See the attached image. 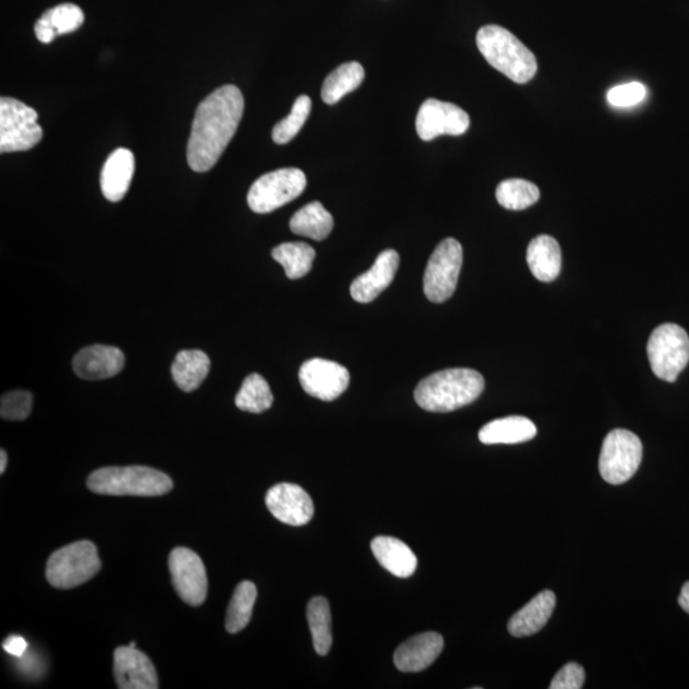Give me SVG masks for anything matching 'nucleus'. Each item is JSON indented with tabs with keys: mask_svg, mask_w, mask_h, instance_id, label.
Segmentation results:
<instances>
[{
	"mask_svg": "<svg viewBox=\"0 0 689 689\" xmlns=\"http://www.w3.org/2000/svg\"><path fill=\"white\" fill-rule=\"evenodd\" d=\"M134 156L128 149H118L108 157L101 170L100 186L110 202L122 201L131 187L134 174Z\"/></svg>",
	"mask_w": 689,
	"mask_h": 689,
	"instance_id": "nucleus-19",
	"label": "nucleus"
},
{
	"mask_svg": "<svg viewBox=\"0 0 689 689\" xmlns=\"http://www.w3.org/2000/svg\"><path fill=\"white\" fill-rule=\"evenodd\" d=\"M272 257L285 268L289 279L298 280L312 270L316 251L307 243H284L272 251Z\"/></svg>",
	"mask_w": 689,
	"mask_h": 689,
	"instance_id": "nucleus-27",
	"label": "nucleus"
},
{
	"mask_svg": "<svg viewBox=\"0 0 689 689\" xmlns=\"http://www.w3.org/2000/svg\"><path fill=\"white\" fill-rule=\"evenodd\" d=\"M36 38L43 44H50L57 38L58 34L55 32L52 23L49 22L48 18L44 15L40 17V20L36 22L35 25Z\"/></svg>",
	"mask_w": 689,
	"mask_h": 689,
	"instance_id": "nucleus-38",
	"label": "nucleus"
},
{
	"mask_svg": "<svg viewBox=\"0 0 689 689\" xmlns=\"http://www.w3.org/2000/svg\"><path fill=\"white\" fill-rule=\"evenodd\" d=\"M585 670L577 663H568L559 670L550 683V689H581L584 687Z\"/></svg>",
	"mask_w": 689,
	"mask_h": 689,
	"instance_id": "nucleus-36",
	"label": "nucleus"
},
{
	"mask_svg": "<svg viewBox=\"0 0 689 689\" xmlns=\"http://www.w3.org/2000/svg\"><path fill=\"white\" fill-rule=\"evenodd\" d=\"M374 557L385 570L399 578L414 575L418 567V558L408 545L391 536H377L372 541Z\"/></svg>",
	"mask_w": 689,
	"mask_h": 689,
	"instance_id": "nucleus-21",
	"label": "nucleus"
},
{
	"mask_svg": "<svg viewBox=\"0 0 689 689\" xmlns=\"http://www.w3.org/2000/svg\"><path fill=\"white\" fill-rule=\"evenodd\" d=\"M34 404V397L29 391H11L4 393L0 400V416L6 420H25L29 418Z\"/></svg>",
	"mask_w": 689,
	"mask_h": 689,
	"instance_id": "nucleus-34",
	"label": "nucleus"
},
{
	"mask_svg": "<svg viewBox=\"0 0 689 689\" xmlns=\"http://www.w3.org/2000/svg\"><path fill=\"white\" fill-rule=\"evenodd\" d=\"M307 618L314 649L318 655L326 656L332 646L331 609L327 599L317 596L309 601Z\"/></svg>",
	"mask_w": 689,
	"mask_h": 689,
	"instance_id": "nucleus-29",
	"label": "nucleus"
},
{
	"mask_svg": "<svg viewBox=\"0 0 689 689\" xmlns=\"http://www.w3.org/2000/svg\"><path fill=\"white\" fill-rule=\"evenodd\" d=\"M299 379L309 396L334 401L348 390L350 373L339 363L317 358L308 360L300 367Z\"/></svg>",
	"mask_w": 689,
	"mask_h": 689,
	"instance_id": "nucleus-13",
	"label": "nucleus"
},
{
	"mask_svg": "<svg viewBox=\"0 0 689 689\" xmlns=\"http://www.w3.org/2000/svg\"><path fill=\"white\" fill-rule=\"evenodd\" d=\"M476 44L490 66L513 82L524 85L533 80L538 72V62L533 52L501 26L482 27L476 35Z\"/></svg>",
	"mask_w": 689,
	"mask_h": 689,
	"instance_id": "nucleus-3",
	"label": "nucleus"
},
{
	"mask_svg": "<svg viewBox=\"0 0 689 689\" xmlns=\"http://www.w3.org/2000/svg\"><path fill=\"white\" fill-rule=\"evenodd\" d=\"M641 439L627 429H614L601 447L599 471L601 478L612 485L628 482L641 465Z\"/></svg>",
	"mask_w": 689,
	"mask_h": 689,
	"instance_id": "nucleus-7",
	"label": "nucleus"
},
{
	"mask_svg": "<svg viewBox=\"0 0 689 689\" xmlns=\"http://www.w3.org/2000/svg\"><path fill=\"white\" fill-rule=\"evenodd\" d=\"M100 568L96 545L89 540H81L55 550L46 564V578L57 589L68 590L90 581Z\"/></svg>",
	"mask_w": 689,
	"mask_h": 689,
	"instance_id": "nucleus-5",
	"label": "nucleus"
},
{
	"mask_svg": "<svg viewBox=\"0 0 689 689\" xmlns=\"http://www.w3.org/2000/svg\"><path fill=\"white\" fill-rule=\"evenodd\" d=\"M87 487L103 496L160 497L173 489V480L147 466L103 467L87 479Z\"/></svg>",
	"mask_w": 689,
	"mask_h": 689,
	"instance_id": "nucleus-4",
	"label": "nucleus"
},
{
	"mask_svg": "<svg viewBox=\"0 0 689 689\" xmlns=\"http://www.w3.org/2000/svg\"><path fill=\"white\" fill-rule=\"evenodd\" d=\"M27 649H29V644L22 636L12 635L3 642V650L15 658L21 659L26 654Z\"/></svg>",
	"mask_w": 689,
	"mask_h": 689,
	"instance_id": "nucleus-37",
	"label": "nucleus"
},
{
	"mask_svg": "<svg viewBox=\"0 0 689 689\" xmlns=\"http://www.w3.org/2000/svg\"><path fill=\"white\" fill-rule=\"evenodd\" d=\"M307 187V177L298 168H285L262 175L248 192V206L256 214H270L297 200Z\"/></svg>",
	"mask_w": 689,
	"mask_h": 689,
	"instance_id": "nucleus-8",
	"label": "nucleus"
},
{
	"mask_svg": "<svg viewBox=\"0 0 689 689\" xmlns=\"http://www.w3.org/2000/svg\"><path fill=\"white\" fill-rule=\"evenodd\" d=\"M400 265L399 253L393 249L383 251L377 257L371 270L364 272L351 284V297L358 303H371L385 291L395 279L397 268Z\"/></svg>",
	"mask_w": 689,
	"mask_h": 689,
	"instance_id": "nucleus-17",
	"label": "nucleus"
},
{
	"mask_svg": "<svg viewBox=\"0 0 689 689\" xmlns=\"http://www.w3.org/2000/svg\"><path fill=\"white\" fill-rule=\"evenodd\" d=\"M527 265L541 282H552L562 270V252L556 239L539 235L527 248Z\"/></svg>",
	"mask_w": 689,
	"mask_h": 689,
	"instance_id": "nucleus-23",
	"label": "nucleus"
},
{
	"mask_svg": "<svg viewBox=\"0 0 689 689\" xmlns=\"http://www.w3.org/2000/svg\"><path fill=\"white\" fill-rule=\"evenodd\" d=\"M290 229L300 237L322 242L334 229V217L321 202L308 203L291 217Z\"/></svg>",
	"mask_w": 689,
	"mask_h": 689,
	"instance_id": "nucleus-25",
	"label": "nucleus"
},
{
	"mask_svg": "<svg viewBox=\"0 0 689 689\" xmlns=\"http://www.w3.org/2000/svg\"><path fill=\"white\" fill-rule=\"evenodd\" d=\"M257 600V587L251 581H243L235 589L226 613V631L238 633L251 622L254 604Z\"/></svg>",
	"mask_w": 689,
	"mask_h": 689,
	"instance_id": "nucleus-28",
	"label": "nucleus"
},
{
	"mask_svg": "<svg viewBox=\"0 0 689 689\" xmlns=\"http://www.w3.org/2000/svg\"><path fill=\"white\" fill-rule=\"evenodd\" d=\"M445 640L437 632L420 633L404 642L393 655L396 668L404 673L423 672L438 659Z\"/></svg>",
	"mask_w": 689,
	"mask_h": 689,
	"instance_id": "nucleus-18",
	"label": "nucleus"
},
{
	"mask_svg": "<svg viewBox=\"0 0 689 689\" xmlns=\"http://www.w3.org/2000/svg\"><path fill=\"white\" fill-rule=\"evenodd\" d=\"M556 608V595L553 591L544 590L520 609L508 622V631L513 637L533 636L543 630L552 618Z\"/></svg>",
	"mask_w": 689,
	"mask_h": 689,
	"instance_id": "nucleus-20",
	"label": "nucleus"
},
{
	"mask_svg": "<svg viewBox=\"0 0 689 689\" xmlns=\"http://www.w3.org/2000/svg\"><path fill=\"white\" fill-rule=\"evenodd\" d=\"M312 100L307 95L299 96L291 108V112L284 120L277 123L274 131H272V140L277 145H286L293 141L300 129L303 128L305 122L311 114Z\"/></svg>",
	"mask_w": 689,
	"mask_h": 689,
	"instance_id": "nucleus-32",
	"label": "nucleus"
},
{
	"mask_svg": "<svg viewBox=\"0 0 689 689\" xmlns=\"http://www.w3.org/2000/svg\"><path fill=\"white\" fill-rule=\"evenodd\" d=\"M114 677L120 689H156L159 677L149 656L136 647L122 646L114 652Z\"/></svg>",
	"mask_w": 689,
	"mask_h": 689,
	"instance_id": "nucleus-15",
	"label": "nucleus"
},
{
	"mask_svg": "<svg viewBox=\"0 0 689 689\" xmlns=\"http://www.w3.org/2000/svg\"><path fill=\"white\" fill-rule=\"evenodd\" d=\"M365 72L362 64L350 62L341 64L334 72L327 76L322 86V100L327 105L339 103L342 97L358 89L362 85Z\"/></svg>",
	"mask_w": 689,
	"mask_h": 689,
	"instance_id": "nucleus-26",
	"label": "nucleus"
},
{
	"mask_svg": "<svg viewBox=\"0 0 689 689\" xmlns=\"http://www.w3.org/2000/svg\"><path fill=\"white\" fill-rule=\"evenodd\" d=\"M211 360L201 350H183L171 365V374L180 390L192 392L202 385L210 372Z\"/></svg>",
	"mask_w": 689,
	"mask_h": 689,
	"instance_id": "nucleus-24",
	"label": "nucleus"
},
{
	"mask_svg": "<svg viewBox=\"0 0 689 689\" xmlns=\"http://www.w3.org/2000/svg\"><path fill=\"white\" fill-rule=\"evenodd\" d=\"M485 381L479 372L453 368L430 374L414 392L416 404L430 413H451L479 399Z\"/></svg>",
	"mask_w": 689,
	"mask_h": 689,
	"instance_id": "nucleus-2",
	"label": "nucleus"
},
{
	"mask_svg": "<svg viewBox=\"0 0 689 689\" xmlns=\"http://www.w3.org/2000/svg\"><path fill=\"white\" fill-rule=\"evenodd\" d=\"M652 372L665 382L677 381L689 362V337L681 326L664 323L652 332L647 342Z\"/></svg>",
	"mask_w": 689,
	"mask_h": 689,
	"instance_id": "nucleus-6",
	"label": "nucleus"
},
{
	"mask_svg": "<svg viewBox=\"0 0 689 689\" xmlns=\"http://www.w3.org/2000/svg\"><path fill=\"white\" fill-rule=\"evenodd\" d=\"M169 570L175 591L184 603L191 607L205 603L208 593L206 568L193 550L175 548L170 553Z\"/></svg>",
	"mask_w": 689,
	"mask_h": 689,
	"instance_id": "nucleus-11",
	"label": "nucleus"
},
{
	"mask_svg": "<svg viewBox=\"0 0 689 689\" xmlns=\"http://www.w3.org/2000/svg\"><path fill=\"white\" fill-rule=\"evenodd\" d=\"M243 113L242 91L233 85L220 87L198 105L187 149L193 171L206 173L214 168L233 140Z\"/></svg>",
	"mask_w": 689,
	"mask_h": 689,
	"instance_id": "nucleus-1",
	"label": "nucleus"
},
{
	"mask_svg": "<svg viewBox=\"0 0 689 689\" xmlns=\"http://www.w3.org/2000/svg\"><path fill=\"white\" fill-rule=\"evenodd\" d=\"M44 16L52 23L58 36L72 34V32L80 29L83 21H85L82 9L72 3L59 4V6L46 11Z\"/></svg>",
	"mask_w": 689,
	"mask_h": 689,
	"instance_id": "nucleus-33",
	"label": "nucleus"
},
{
	"mask_svg": "<svg viewBox=\"0 0 689 689\" xmlns=\"http://www.w3.org/2000/svg\"><path fill=\"white\" fill-rule=\"evenodd\" d=\"M645 96V86L640 82H631L609 90L608 101L610 105L617 106V108H628V106L640 104Z\"/></svg>",
	"mask_w": 689,
	"mask_h": 689,
	"instance_id": "nucleus-35",
	"label": "nucleus"
},
{
	"mask_svg": "<svg viewBox=\"0 0 689 689\" xmlns=\"http://www.w3.org/2000/svg\"><path fill=\"white\" fill-rule=\"evenodd\" d=\"M538 429L525 416H506L485 424L479 432L484 445H517L535 438Z\"/></svg>",
	"mask_w": 689,
	"mask_h": 689,
	"instance_id": "nucleus-22",
	"label": "nucleus"
},
{
	"mask_svg": "<svg viewBox=\"0 0 689 689\" xmlns=\"http://www.w3.org/2000/svg\"><path fill=\"white\" fill-rule=\"evenodd\" d=\"M126 364L123 351L114 346L92 345L82 349L73 359V371L86 381L112 378L122 372Z\"/></svg>",
	"mask_w": 689,
	"mask_h": 689,
	"instance_id": "nucleus-16",
	"label": "nucleus"
},
{
	"mask_svg": "<svg viewBox=\"0 0 689 689\" xmlns=\"http://www.w3.org/2000/svg\"><path fill=\"white\" fill-rule=\"evenodd\" d=\"M470 127L469 114L460 106L436 99L425 100L416 117V132L423 141L448 134L461 136Z\"/></svg>",
	"mask_w": 689,
	"mask_h": 689,
	"instance_id": "nucleus-12",
	"label": "nucleus"
},
{
	"mask_svg": "<svg viewBox=\"0 0 689 689\" xmlns=\"http://www.w3.org/2000/svg\"><path fill=\"white\" fill-rule=\"evenodd\" d=\"M266 506L282 524L307 525L314 516L311 496L297 484L281 483L267 492Z\"/></svg>",
	"mask_w": 689,
	"mask_h": 689,
	"instance_id": "nucleus-14",
	"label": "nucleus"
},
{
	"mask_svg": "<svg viewBox=\"0 0 689 689\" xmlns=\"http://www.w3.org/2000/svg\"><path fill=\"white\" fill-rule=\"evenodd\" d=\"M464 252L456 239L439 243L425 268L424 294L432 303L441 304L455 293L459 282Z\"/></svg>",
	"mask_w": 689,
	"mask_h": 689,
	"instance_id": "nucleus-10",
	"label": "nucleus"
},
{
	"mask_svg": "<svg viewBox=\"0 0 689 689\" xmlns=\"http://www.w3.org/2000/svg\"><path fill=\"white\" fill-rule=\"evenodd\" d=\"M496 197L499 205L507 210L522 211L539 201L540 191L527 180L507 179L497 187Z\"/></svg>",
	"mask_w": 689,
	"mask_h": 689,
	"instance_id": "nucleus-31",
	"label": "nucleus"
},
{
	"mask_svg": "<svg viewBox=\"0 0 689 689\" xmlns=\"http://www.w3.org/2000/svg\"><path fill=\"white\" fill-rule=\"evenodd\" d=\"M272 404H274V395L270 386L265 378L256 373L244 379L242 388L235 397L237 408L252 414L265 413Z\"/></svg>",
	"mask_w": 689,
	"mask_h": 689,
	"instance_id": "nucleus-30",
	"label": "nucleus"
},
{
	"mask_svg": "<svg viewBox=\"0 0 689 689\" xmlns=\"http://www.w3.org/2000/svg\"><path fill=\"white\" fill-rule=\"evenodd\" d=\"M678 603L684 612L689 614V581L683 585L681 595H679Z\"/></svg>",
	"mask_w": 689,
	"mask_h": 689,
	"instance_id": "nucleus-39",
	"label": "nucleus"
},
{
	"mask_svg": "<svg viewBox=\"0 0 689 689\" xmlns=\"http://www.w3.org/2000/svg\"><path fill=\"white\" fill-rule=\"evenodd\" d=\"M36 110L12 97L0 99V152L29 151L43 140Z\"/></svg>",
	"mask_w": 689,
	"mask_h": 689,
	"instance_id": "nucleus-9",
	"label": "nucleus"
},
{
	"mask_svg": "<svg viewBox=\"0 0 689 689\" xmlns=\"http://www.w3.org/2000/svg\"><path fill=\"white\" fill-rule=\"evenodd\" d=\"M7 464H8V456L6 451L2 450L0 451V474H4V471L7 469Z\"/></svg>",
	"mask_w": 689,
	"mask_h": 689,
	"instance_id": "nucleus-40",
	"label": "nucleus"
}]
</instances>
